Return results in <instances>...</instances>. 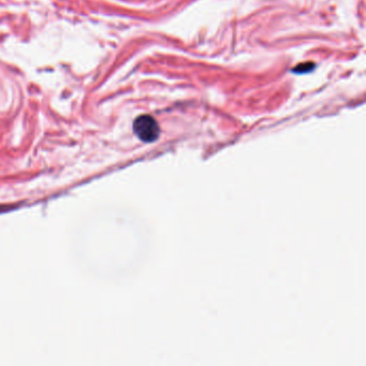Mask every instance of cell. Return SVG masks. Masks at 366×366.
Wrapping results in <instances>:
<instances>
[{
	"label": "cell",
	"instance_id": "1",
	"mask_svg": "<svg viewBox=\"0 0 366 366\" xmlns=\"http://www.w3.org/2000/svg\"><path fill=\"white\" fill-rule=\"evenodd\" d=\"M133 131L143 142L152 143L158 140L160 134L159 125L149 115H141L133 121Z\"/></svg>",
	"mask_w": 366,
	"mask_h": 366
},
{
	"label": "cell",
	"instance_id": "2",
	"mask_svg": "<svg viewBox=\"0 0 366 366\" xmlns=\"http://www.w3.org/2000/svg\"><path fill=\"white\" fill-rule=\"evenodd\" d=\"M315 67H316L315 64H313V63H303V64H300L298 66H296L292 71L294 73H306V72L312 71Z\"/></svg>",
	"mask_w": 366,
	"mask_h": 366
}]
</instances>
